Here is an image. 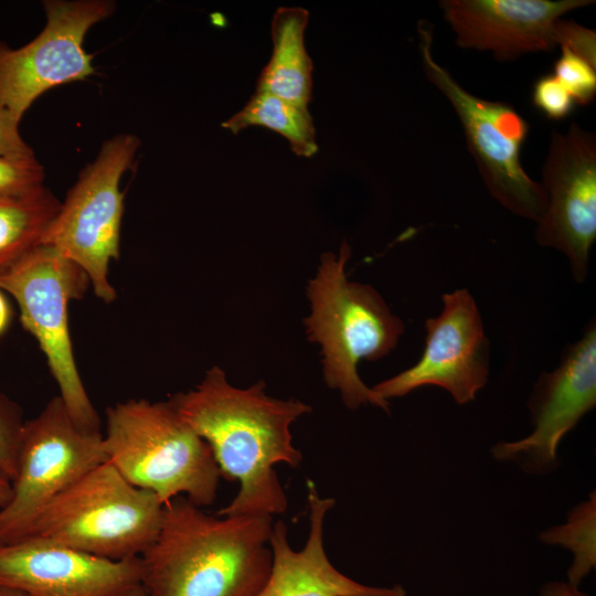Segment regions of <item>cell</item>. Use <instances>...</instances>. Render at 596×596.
Returning <instances> with one entry per match:
<instances>
[{"mask_svg": "<svg viewBox=\"0 0 596 596\" xmlns=\"http://www.w3.org/2000/svg\"><path fill=\"white\" fill-rule=\"evenodd\" d=\"M138 148V138L128 134L106 140L68 191L41 242L78 265L95 295L107 304L116 298L108 268L120 251L124 193L119 183Z\"/></svg>", "mask_w": 596, "mask_h": 596, "instance_id": "cell-8", "label": "cell"}, {"mask_svg": "<svg viewBox=\"0 0 596 596\" xmlns=\"http://www.w3.org/2000/svg\"><path fill=\"white\" fill-rule=\"evenodd\" d=\"M417 30L425 76L454 107L489 193L510 212L538 223L546 210L547 196L521 163L529 124L511 105L467 92L434 58L432 25L422 20Z\"/></svg>", "mask_w": 596, "mask_h": 596, "instance_id": "cell-7", "label": "cell"}, {"mask_svg": "<svg viewBox=\"0 0 596 596\" xmlns=\"http://www.w3.org/2000/svg\"><path fill=\"white\" fill-rule=\"evenodd\" d=\"M19 125L11 115L0 109V156H34L31 147L23 140Z\"/></svg>", "mask_w": 596, "mask_h": 596, "instance_id": "cell-26", "label": "cell"}, {"mask_svg": "<svg viewBox=\"0 0 596 596\" xmlns=\"http://www.w3.org/2000/svg\"><path fill=\"white\" fill-rule=\"evenodd\" d=\"M89 285L78 265L44 244L0 269V289L17 301L21 323L45 354L71 418L81 429L98 433L99 417L81 380L68 329V304Z\"/></svg>", "mask_w": 596, "mask_h": 596, "instance_id": "cell-6", "label": "cell"}, {"mask_svg": "<svg viewBox=\"0 0 596 596\" xmlns=\"http://www.w3.org/2000/svg\"><path fill=\"white\" fill-rule=\"evenodd\" d=\"M309 534L302 550L295 551L283 521L273 524L269 545L272 566L268 578L256 596H405L400 585L368 586L351 579L329 561L323 545V528L332 498H321L308 480Z\"/></svg>", "mask_w": 596, "mask_h": 596, "instance_id": "cell-16", "label": "cell"}, {"mask_svg": "<svg viewBox=\"0 0 596 596\" xmlns=\"http://www.w3.org/2000/svg\"><path fill=\"white\" fill-rule=\"evenodd\" d=\"M12 497V479L0 466V509L3 508Z\"/></svg>", "mask_w": 596, "mask_h": 596, "instance_id": "cell-28", "label": "cell"}, {"mask_svg": "<svg viewBox=\"0 0 596 596\" xmlns=\"http://www.w3.org/2000/svg\"><path fill=\"white\" fill-rule=\"evenodd\" d=\"M222 126L237 134L249 126H263L285 137L300 157L317 150L316 130L308 107L297 106L273 94L255 91L245 107Z\"/></svg>", "mask_w": 596, "mask_h": 596, "instance_id": "cell-19", "label": "cell"}, {"mask_svg": "<svg viewBox=\"0 0 596 596\" xmlns=\"http://www.w3.org/2000/svg\"><path fill=\"white\" fill-rule=\"evenodd\" d=\"M169 402L206 441L222 477L240 485L217 515L273 518L286 511L288 500L274 467L300 465L302 455L292 444L290 427L311 412L308 404L269 396L263 381L236 387L219 366Z\"/></svg>", "mask_w": 596, "mask_h": 596, "instance_id": "cell-1", "label": "cell"}, {"mask_svg": "<svg viewBox=\"0 0 596 596\" xmlns=\"http://www.w3.org/2000/svg\"><path fill=\"white\" fill-rule=\"evenodd\" d=\"M25 421L21 408L0 393V466L14 479L21 433Z\"/></svg>", "mask_w": 596, "mask_h": 596, "instance_id": "cell-23", "label": "cell"}, {"mask_svg": "<svg viewBox=\"0 0 596 596\" xmlns=\"http://www.w3.org/2000/svg\"><path fill=\"white\" fill-rule=\"evenodd\" d=\"M105 461L103 434L81 429L58 395L50 400L23 424L12 497L0 509V545L26 538L54 498Z\"/></svg>", "mask_w": 596, "mask_h": 596, "instance_id": "cell-9", "label": "cell"}, {"mask_svg": "<svg viewBox=\"0 0 596 596\" xmlns=\"http://www.w3.org/2000/svg\"><path fill=\"white\" fill-rule=\"evenodd\" d=\"M555 44L565 47L596 66V33L574 21L560 19L555 26Z\"/></svg>", "mask_w": 596, "mask_h": 596, "instance_id": "cell-25", "label": "cell"}, {"mask_svg": "<svg viewBox=\"0 0 596 596\" xmlns=\"http://www.w3.org/2000/svg\"><path fill=\"white\" fill-rule=\"evenodd\" d=\"M11 320V309L8 300L3 296L0 289V336H2L8 329Z\"/></svg>", "mask_w": 596, "mask_h": 596, "instance_id": "cell-29", "label": "cell"}, {"mask_svg": "<svg viewBox=\"0 0 596 596\" xmlns=\"http://www.w3.org/2000/svg\"><path fill=\"white\" fill-rule=\"evenodd\" d=\"M43 3L46 23L33 40L17 49L0 41V109L19 123L47 89L94 74L93 56L84 50V39L115 8L106 0Z\"/></svg>", "mask_w": 596, "mask_h": 596, "instance_id": "cell-10", "label": "cell"}, {"mask_svg": "<svg viewBox=\"0 0 596 596\" xmlns=\"http://www.w3.org/2000/svg\"><path fill=\"white\" fill-rule=\"evenodd\" d=\"M0 596H29V595L14 588L0 586Z\"/></svg>", "mask_w": 596, "mask_h": 596, "instance_id": "cell-30", "label": "cell"}, {"mask_svg": "<svg viewBox=\"0 0 596 596\" xmlns=\"http://www.w3.org/2000/svg\"><path fill=\"white\" fill-rule=\"evenodd\" d=\"M44 170L35 156H0V199L28 195L43 187Z\"/></svg>", "mask_w": 596, "mask_h": 596, "instance_id": "cell-22", "label": "cell"}, {"mask_svg": "<svg viewBox=\"0 0 596 596\" xmlns=\"http://www.w3.org/2000/svg\"><path fill=\"white\" fill-rule=\"evenodd\" d=\"M60 206L44 185L24 196L0 199V269L41 244Z\"/></svg>", "mask_w": 596, "mask_h": 596, "instance_id": "cell-18", "label": "cell"}, {"mask_svg": "<svg viewBox=\"0 0 596 596\" xmlns=\"http://www.w3.org/2000/svg\"><path fill=\"white\" fill-rule=\"evenodd\" d=\"M547 204L538 222L539 245L562 252L573 277L584 281L596 238V137L572 123L553 130L542 168Z\"/></svg>", "mask_w": 596, "mask_h": 596, "instance_id": "cell-11", "label": "cell"}, {"mask_svg": "<svg viewBox=\"0 0 596 596\" xmlns=\"http://www.w3.org/2000/svg\"><path fill=\"white\" fill-rule=\"evenodd\" d=\"M162 514L163 503L153 492L135 487L105 461L54 498L26 538L127 560L153 542Z\"/></svg>", "mask_w": 596, "mask_h": 596, "instance_id": "cell-5", "label": "cell"}, {"mask_svg": "<svg viewBox=\"0 0 596 596\" xmlns=\"http://www.w3.org/2000/svg\"><path fill=\"white\" fill-rule=\"evenodd\" d=\"M124 596H148V595H147L145 588L142 587V585L140 584V585L134 587L132 589H130Z\"/></svg>", "mask_w": 596, "mask_h": 596, "instance_id": "cell-31", "label": "cell"}, {"mask_svg": "<svg viewBox=\"0 0 596 596\" xmlns=\"http://www.w3.org/2000/svg\"><path fill=\"white\" fill-rule=\"evenodd\" d=\"M273 518L210 515L180 496L163 504L140 555L148 596H256L272 566Z\"/></svg>", "mask_w": 596, "mask_h": 596, "instance_id": "cell-2", "label": "cell"}, {"mask_svg": "<svg viewBox=\"0 0 596 596\" xmlns=\"http://www.w3.org/2000/svg\"><path fill=\"white\" fill-rule=\"evenodd\" d=\"M142 571L140 556L114 561L33 538L0 545V586L29 596H124Z\"/></svg>", "mask_w": 596, "mask_h": 596, "instance_id": "cell-14", "label": "cell"}, {"mask_svg": "<svg viewBox=\"0 0 596 596\" xmlns=\"http://www.w3.org/2000/svg\"><path fill=\"white\" fill-rule=\"evenodd\" d=\"M103 443L107 461L163 504L180 496L199 507L214 502L222 475L212 450L169 401L107 407Z\"/></svg>", "mask_w": 596, "mask_h": 596, "instance_id": "cell-4", "label": "cell"}, {"mask_svg": "<svg viewBox=\"0 0 596 596\" xmlns=\"http://www.w3.org/2000/svg\"><path fill=\"white\" fill-rule=\"evenodd\" d=\"M553 75L573 96L575 104L587 105L596 95V66L572 51L561 47Z\"/></svg>", "mask_w": 596, "mask_h": 596, "instance_id": "cell-21", "label": "cell"}, {"mask_svg": "<svg viewBox=\"0 0 596 596\" xmlns=\"http://www.w3.org/2000/svg\"><path fill=\"white\" fill-rule=\"evenodd\" d=\"M596 405V324L590 322L583 337L570 345L560 365L544 373L529 398L534 426L526 437L500 441L491 448L492 457L512 462L534 476L557 468L562 439Z\"/></svg>", "mask_w": 596, "mask_h": 596, "instance_id": "cell-13", "label": "cell"}, {"mask_svg": "<svg viewBox=\"0 0 596 596\" xmlns=\"http://www.w3.org/2000/svg\"><path fill=\"white\" fill-rule=\"evenodd\" d=\"M443 309L425 322L419 360L372 389L382 398L401 397L423 386L446 390L457 404L475 400L489 375V341L477 304L462 288L441 297Z\"/></svg>", "mask_w": 596, "mask_h": 596, "instance_id": "cell-12", "label": "cell"}, {"mask_svg": "<svg viewBox=\"0 0 596 596\" xmlns=\"http://www.w3.org/2000/svg\"><path fill=\"white\" fill-rule=\"evenodd\" d=\"M532 102L546 118L553 120L566 118L575 106L573 96L553 74L538 78L533 85Z\"/></svg>", "mask_w": 596, "mask_h": 596, "instance_id": "cell-24", "label": "cell"}, {"mask_svg": "<svg viewBox=\"0 0 596 596\" xmlns=\"http://www.w3.org/2000/svg\"><path fill=\"white\" fill-rule=\"evenodd\" d=\"M351 248L343 241L338 255H321L316 276L308 281L310 315L305 319L308 339L321 348L323 379L344 405L355 409L373 405L390 413V402L361 380V361H376L396 348L404 322L370 285L350 281L345 265Z\"/></svg>", "mask_w": 596, "mask_h": 596, "instance_id": "cell-3", "label": "cell"}, {"mask_svg": "<svg viewBox=\"0 0 596 596\" xmlns=\"http://www.w3.org/2000/svg\"><path fill=\"white\" fill-rule=\"evenodd\" d=\"M540 540L549 545H560L572 552L573 561L567 571L568 584L579 583L596 565V494L575 505L564 524L552 526L540 534Z\"/></svg>", "mask_w": 596, "mask_h": 596, "instance_id": "cell-20", "label": "cell"}, {"mask_svg": "<svg viewBox=\"0 0 596 596\" xmlns=\"http://www.w3.org/2000/svg\"><path fill=\"white\" fill-rule=\"evenodd\" d=\"M590 0H441L445 20L462 49L489 51L499 61L551 51L562 17Z\"/></svg>", "mask_w": 596, "mask_h": 596, "instance_id": "cell-15", "label": "cell"}, {"mask_svg": "<svg viewBox=\"0 0 596 596\" xmlns=\"http://www.w3.org/2000/svg\"><path fill=\"white\" fill-rule=\"evenodd\" d=\"M308 15L298 7L277 9L272 20V56L256 86V91L301 107H308L312 88V62L304 43Z\"/></svg>", "mask_w": 596, "mask_h": 596, "instance_id": "cell-17", "label": "cell"}, {"mask_svg": "<svg viewBox=\"0 0 596 596\" xmlns=\"http://www.w3.org/2000/svg\"><path fill=\"white\" fill-rule=\"evenodd\" d=\"M540 596H588L581 592L578 587H574L564 582H550L543 585Z\"/></svg>", "mask_w": 596, "mask_h": 596, "instance_id": "cell-27", "label": "cell"}]
</instances>
